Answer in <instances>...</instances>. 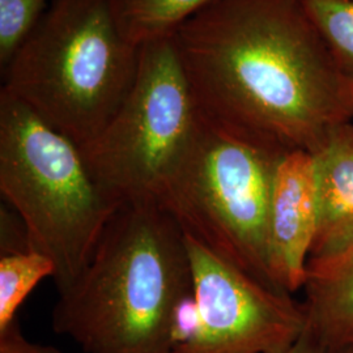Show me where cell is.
I'll return each instance as SVG.
<instances>
[{"mask_svg":"<svg viewBox=\"0 0 353 353\" xmlns=\"http://www.w3.org/2000/svg\"><path fill=\"white\" fill-rule=\"evenodd\" d=\"M205 119L279 151L353 122V80L300 0H214L172 34Z\"/></svg>","mask_w":353,"mask_h":353,"instance_id":"1","label":"cell"},{"mask_svg":"<svg viewBox=\"0 0 353 353\" xmlns=\"http://www.w3.org/2000/svg\"><path fill=\"white\" fill-rule=\"evenodd\" d=\"M191 292L181 228L156 201L123 203L59 293L52 328L84 353H172L176 306Z\"/></svg>","mask_w":353,"mask_h":353,"instance_id":"2","label":"cell"},{"mask_svg":"<svg viewBox=\"0 0 353 353\" xmlns=\"http://www.w3.org/2000/svg\"><path fill=\"white\" fill-rule=\"evenodd\" d=\"M139 55L112 0H51L3 71L1 89L81 148L126 99Z\"/></svg>","mask_w":353,"mask_h":353,"instance_id":"3","label":"cell"},{"mask_svg":"<svg viewBox=\"0 0 353 353\" xmlns=\"http://www.w3.org/2000/svg\"><path fill=\"white\" fill-rule=\"evenodd\" d=\"M0 192L26 228L29 249L52 261L59 293L83 274L121 205L94 179L75 141L3 89Z\"/></svg>","mask_w":353,"mask_h":353,"instance_id":"4","label":"cell"},{"mask_svg":"<svg viewBox=\"0 0 353 353\" xmlns=\"http://www.w3.org/2000/svg\"><path fill=\"white\" fill-rule=\"evenodd\" d=\"M283 153L202 115L189 151L156 199L183 234L276 290L268 214Z\"/></svg>","mask_w":353,"mask_h":353,"instance_id":"5","label":"cell"},{"mask_svg":"<svg viewBox=\"0 0 353 353\" xmlns=\"http://www.w3.org/2000/svg\"><path fill=\"white\" fill-rule=\"evenodd\" d=\"M202 114L172 36L140 46L134 84L101 132L81 147L118 204L156 201L195 138Z\"/></svg>","mask_w":353,"mask_h":353,"instance_id":"6","label":"cell"},{"mask_svg":"<svg viewBox=\"0 0 353 353\" xmlns=\"http://www.w3.org/2000/svg\"><path fill=\"white\" fill-rule=\"evenodd\" d=\"M196 325L172 353H288L305 328L303 303L270 288L185 234Z\"/></svg>","mask_w":353,"mask_h":353,"instance_id":"7","label":"cell"},{"mask_svg":"<svg viewBox=\"0 0 353 353\" xmlns=\"http://www.w3.org/2000/svg\"><path fill=\"white\" fill-rule=\"evenodd\" d=\"M316 228V160L292 150L279 159L268 214V267L276 288H303Z\"/></svg>","mask_w":353,"mask_h":353,"instance_id":"8","label":"cell"},{"mask_svg":"<svg viewBox=\"0 0 353 353\" xmlns=\"http://www.w3.org/2000/svg\"><path fill=\"white\" fill-rule=\"evenodd\" d=\"M313 154L316 228L310 259H325L353 245V122L336 127Z\"/></svg>","mask_w":353,"mask_h":353,"instance_id":"9","label":"cell"},{"mask_svg":"<svg viewBox=\"0 0 353 353\" xmlns=\"http://www.w3.org/2000/svg\"><path fill=\"white\" fill-rule=\"evenodd\" d=\"M305 290V330L326 351L353 350V245L310 259Z\"/></svg>","mask_w":353,"mask_h":353,"instance_id":"10","label":"cell"},{"mask_svg":"<svg viewBox=\"0 0 353 353\" xmlns=\"http://www.w3.org/2000/svg\"><path fill=\"white\" fill-rule=\"evenodd\" d=\"M214 0H112L117 21L125 37L141 46L168 37Z\"/></svg>","mask_w":353,"mask_h":353,"instance_id":"11","label":"cell"},{"mask_svg":"<svg viewBox=\"0 0 353 353\" xmlns=\"http://www.w3.org/2000/svg\"><path fill=\"white\" fill-rule=\"evenodd\" d=\"M50 258L33 250L7 252L0 256V330L17 318V310L39 281L54 278Z\"/></svg>","mask_w":353,"mask_h":353,"instance_id":"12","label":"cell"},{"mask_svg":"<svg viewBox=\"0 0 353 353\" xmlns=\"http://www.w3.org/2000/svg\"><path fill=\"white\" fill-rule=\"evenodd\" d=\"M341 70L353 80V0H300Z\"/></svg>","mask_w":353,"mask_h":353,"instance_id":"13","label":"cell"},{"mask_svg":"<svg viewBox=\"0 0 353 353\" xmlns=\"http://www.w3.org/2000/svg\"><path fill=\"white\" fill-rule=\"evenodd\" d=\"M51 0H0L1 72L23 48L49 8Z\"/></svg>","mask_w":353,"mask_h":353,"instance_id":"14","label":"cell"},{"mask_svg":"<svg viewBox=\"0 0 353 353\" xmlns=\"http://www.w3.org/2000/svg\"><path fill=\"white\" fill-rule=\"evenodd\" d=\"M0 353H63L52 345L28 341L16 318L12 323L0 330Z\"/></svg>","mask_w":353,"mask_h":353,"instance_id":"15","label":"cell"},{"mask_svg":"<svg viewBox=\"0 0 353 353\" xmlns=\"http://www.w3.org/2000/svg\"><path fill=\"white\" fill-rule=\"evenodd\" d=\"M325 348L303 328V332L297 343L288 353H325Z\"/></svg>","mask_w":353,"mask_h":353,"instance_id":"16","label":"cell"},{"mask_svg":"<svg viewBox=\"0 0 353 353\" xmlns=\"http://www.w3.org/2000/svg\"><path fill=\"white\" fill-rule=\"evenodd\" d=\"M325 353H353V350H327Z\"/></svg>","mask_w":353,"mask_h":353,"instance_id":"17","label":"cell"}]
</instances>
